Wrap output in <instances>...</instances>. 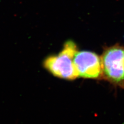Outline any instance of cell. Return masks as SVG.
<instances>
[{"instance_id":"obj_2","label":"cell","mask_w":124,"mask_h":124,"mask_svg":"<svg viewBox=\"0 0 124 124\" xmlns=\"http://www.w3.org/2000/svg\"><path fill=\"white\" fill-rule=\"evenodd\" d=\"M101 59L102 79L124 89V46L116 44L106 47Z\"/></svg>"},{"instance_id":"obj_1","label":"cell","mask_w":124,"mask_h":124,"mask_svg":"<svg viewBox=\"0 0 124 124\" xmlns=\"http://www.w3.org/2000/svg\"><path fill=\"white\" fill-rule=\"evenodd\" d=\"M78 51V48L75 42L71 40H67L59 53L46 58L42 63L43 67L58 78L74 80L79 77L74 64V57Z\"/></svg>"},{"instance_id":"obj_3","label":"cell","mask_w":124,"mask_h":124,"mask_svg":"<svg viewBox=\"0 0 124 124\" xmlns=\"http://www.w3.org/2000/svg\"><path fill=\"white\" fill-rule=\"evenodd\" d=\"M74 64L79 77L83 79H102V65L101 56L89 51H78Z\"/></svg>"}]
</instances>
